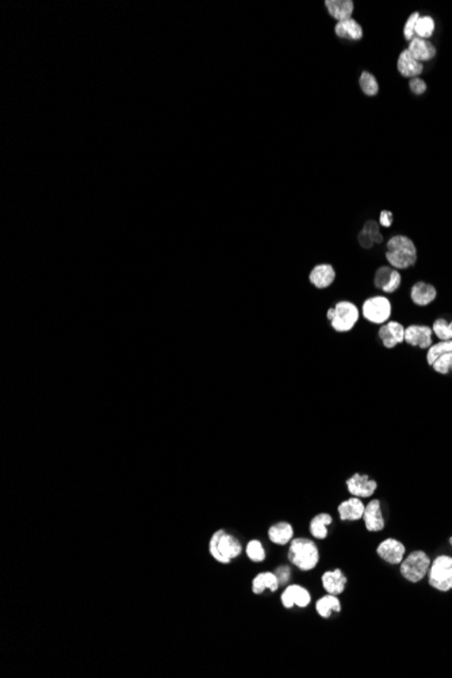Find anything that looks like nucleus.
I'll use <instances>...</instances> for the list:
<instances>
[{
	"label": "nucleus",
	"instance_id": "nucleus-1",
	"mask_svg": "<svg viewBox=\"0 0 452 678\" xmlns=\"http://www.w3.org/2000/svg\"><path fill=\"white\" fill-rule=\"evenodd\" d=\"M385 261L398 271H406L418 261V248L406 235L397 233L385 241Z\"/></svg>",
	"mask_w": 452,
	"mask_h": 678
},
{
	"label": "nucleus",
	"instance_id": "nucleus-2",
	"mask_svg": "<svg viewBox=\"0 0 452 678\" xmlns=\"http://www.w3.org/2000/svg\"><path fill=\"white\" fill-rule=\"evenodd\" d=\"M325 319L336 333H350L362 319L360 307L354 300H338L327 309Z\"/></svg>",
	"mask_w": 452,
	"mask_h": 678
},
{
	"label": "nucleus",
	"instance_id": "nucleus-3",
	"mask_svg": "<svg viewBox=\"0 0 452 678\" xmlns=\"http://www.w3.org/2000/svg\"><path fill=\"white\" fill-rule=\"evenodd\" d=\"M362 319L381 326L393 317V302L385 294H373L360 303Z\"/></svg>",
	"mask_w": 452,
	"mask_h": 678
},
{
	"label": "nucleus",
	"instance_id": "nucleus-4",
	"mask_svg": "<svg viewBox=\"0 0 452 678\" xmlns=\"http://www.w3.org/2000/svg\"><path fill=\"white\" fill-rule=\"evenodd\" d=\"M289 560L302 572H310L320 562V551L313 540L296 538L292 540Z\"/></svg>",
	"mask_w": 452,
	"mask_h": 678
},
{
	"label": "nucleus",
	"instance_id": "nucleus-5",
	"mask_svg": "<svg viewBox=\"0 0 452 678\" xmlns=\"http://www.w3.org/2000/svg\"><path fill=\"white\" fill-rule=\"evenodd\" d=\"M209 550L217 562L228 565L232 559L237 558L241 554L242 547L238 539L224 530H219L210 539Z\"/></svg>",
	"mask_w": 452,
	"mask_h": 678
},
{
	"label": "nucleus",
	"instance_id": "nucleus-6",
	"mask_svg": "<svg viewBox=\"0 0 452 678\" xmlns=\"http://www.w3.org/2000/svg\"><path fill=\"white\" fill-rule=\"evenodd\" d=\"M431 563V558L424 551H413L399 563V572L406 581L416 583L425 579Z\"/></svg>",
	"mask_w": 452,
	"mask_h": 678
},
{
	"label": "nucleus",
	"instance_id": "nucleus-7",
	"mask_svg": "<svg viewBox=\"0 0 452 678\" xmlns=\"http://www.w3.org/2000/svg\"><path fill=\"white\" fill-rule=\"evenodd\" d=\"M430 585L439 592L452 589V557L440 555L433 560L428 572Z\"/></svg>",
	"mask_w": 452,
	"mask_h": 678
},
{
	"label": "nucleus",
	"instance_id": "nucleus-8",
	"mask_svg": "<svg viewBox=\"0 0 452 678\" xmlns=\"http://www.w3.org/2000/svg\"><path fill=\"white\" fill-rule=\"evenodd\" d=\"M404 277L401 271L390 267L388 263L381 264L373 275V287L381 290L385 296H394L402 287Z\"/></svg>",
	"mask_w": 452,
	"mask_h": 678
},
{
	"label": "nucleus",
	"instance_id": "nucleus-9",
	"mask_svg": "<svg viewBox=\"0 0 452 678\" xmlns=\"http://www.w3.org/2000/svg\"><path fill=\"white\" fill-rule=\"evenodd\" d=\"M405 344L427 351L433 344L432 326L427 324H408L405 326Z\"/></svg>",
	"mask_w": 452,
	"mask_h": 678
},
{
	"label": "nucleus",
	"instance_id": "nucleus-10",
	"mask_svg": "<svg viewBox=\"0 0 452 678\" xmlns=\"http://www.w3.org/2000/svg\"><path fill=\"white\" fill-rule=\"evenodd\" d=\"M376 338L381 340L386 350H393L397 345L405 343V325L397 319H390L378 326Z\"/></svg>",
	"mask_w": 452,
	"mask_h": 678
},
{
	"label": "nucleus",
	"instance_id": "nucleus-11",
	"mask_svg": "<svg viewBox=\"0 0 452 678\" xmlns=\"http://www.w3.org/2000/svg\"><path fill=\"white\" fill-rule=\"evenodd\" d=\"M347 492L352 497L359 499H370L378 490L376 479L371 478L369 474L354 473L350 478L345 480Z\"/></svg>",
	"mask_w": 452,
	"mask_h": 678
},
{
	"label": "nucleus",
	"instance_id": "nucleus-12",
	"mask_svg": "<svg viewBox=\"0 0 452 678\" xmlns=\"http://www.w3.org/2000/svg\"><path fill=\"white\" fill-rule=\"evenodd\" d=\"M308 279L317 290H328L337 280V271L331 263H318L310 270Z\"/></svg>",
	"mask_w": 452,
	"mask_h": 678
},
{
	"label": "nucleus",
	"instance_id": "nucleus-13",
	"mask_svg": "<svg viewBox=\"0 0 452 678\" xmlns=\"http://www.w3.org/2000/svg\"><path fill=\"white\" fill-rule=\"evenodd\" d=\"M437 289L433 286L432 283H428L425 280H417L411 286L409 290V298L414 306L417 307H427L431 306L434 300H437Z\"/></svg>",
	"mask_w": 452,
	"mask_h": 678
},
{
	"label": "nucleus",
	"instance_id": "nucleus-14",
	"mask_svg": "<svg viewBox=\"0 0 452 678\" xmlns=\"http://www.w3.org/2000/svg\"><path fill=\"white\" fill-rule=\"evenodd\" d=\"M405 553V546L399 540L393 538L385 539L376 547L378 557L389 565H399L404 560Z\"/></svg>",
	"mask_w": 452,
	"mask_h": 678
},
{
	"label": "nucleus",
	"instance_id": "nucleus-15",
	"mask_svg": "<svg viewBox=\"0 0 452 678\" xmlns=\"http://www.w3.org/2000/svg\"><path fill=\"white\" fill-rule=\"evenodd\" d=\"M397 71L398 74L405 78V79H414V78H421L424 74V64L416 60L412 56V53L405 48L397 59Z\"/></svg>",
	"mask_w": 452,
	"mask_h": 678
},
{
	"label": "nucleus",
	"instance_id": "nucleus-16",
	"mask_svg": "<svg viewBox=\"0 0 452 678\" xmlns=\"http://www.w3.org/2000/svg\"><path fill=\"white\" fill-rule=\"evenodd\" d=\"M312 601V596L303 586L290 585L282 593V604L285 608L292 609L294 605L299 608H306Z\"/></svg>",
	"mask_w": 452,
	"mask_h": 678
},
{
	"label": "nucleus",
	"instance_id": "nucleus-17",
	"mask_svg": "<svg viewBox=\"0 0 452 678\" xmlns=\"http://www.w3.org/2000/svg\"><path fill=\"white\" fill-rule=\"evenodd\" d=\"M363 521H364L366 530L369 532H381V531H383V528L386 525V521H385L383 515H382V506H381V501L379 499H371L366 505L364 515H363Z\"/></svg>",
	"mask_w": 452,
	"mask_h": 678
},
{
	"label": "nucleus",
	"instance_id": "nucleus-18",
	"mask_svg": "<svg viewBox=\"0 0 452 678\" xmlns=\"http://www.w3.org/2000/svg\"><path fill=\"white\" fill-rule=\"evenodd\" d=\"M366 504L359 497H351L340 502L337 513L341 521H359L363 519Z\"/></svg>",
	"mask_w": 452,
	"mask_h": 678
},
{
	"label": "nucleus",
	"instance_id": "nucleus-19",
	"mask_svg": "<svg viewBox=\"0 0 452 678\" xmlns=\"http://www.w3.org/2000/svg\"><path fill=\"white\" fill-rule=\"evenodd\" d=\"M406 49L412 53V56L416 60H418L423 64L433 60L437 55V49H436L432 41L424 40V39H418V37H414L412 41H409Z\"/></svg>",
	"mask_w": 452,
	"mask_h": 678
},
{
	"label": "nucleus",
	"instance_id": "nucleus-20",
	"mask_svg": "<svg viewBox=\"0 0 452 678\" xmlns=\"http://www.w3.org/2000/svg\"><path fill=\"white\" fill-rule=\"evenodd\" d=\"M347 581H348L347 576L343 573L341 569H334V570L325 572L321 577V582H322L325 592L329 593V595H334V596L344 593L345 586H347Z\"/></svg>",
	"mask_w": 452,
	"mask_h": 678
},
{
	"label": "nucleus",
	"instance_id": "nucleus-21",
	"mask_svg": "<svg viewBox=\"0 0 452 678\" xmlns=\"http://www.w3.org/2000/svg\"><path fill=\"white\" fill-rule=\"evenodd\" d=\"M334 34L341 40H350L356 42V41L363 40L364 30H363V26L355 18H350V20L336 22Z\"/></svg>",
	"mask_w": 452,
	"mask_h": 678
},
{
	"label": "nucleus",
	"instance_id": "nucleus-22",
	"mask_svg": "<svg viewBox=\"0 0 452 678\" xmlns=\"http://www.w3.org/2000/svg\"><path fill=\"white\" fill-rule=\"evenodd\" d=\"M325 8L329 17L336 22L354 18L355 3L352 0H325Z\"/></svg>",
	"mask_w": 452,
	"mask_h": 678
},
{
	"label": "nucleus",
	"instance_id": "nucleus-23",
	"mask_svg": "<svg viewBox=\"0 0 452 678\" xmlns=\"http://www.w3.org/2000/svg\"><path fill=\"white\" fill-rule=\"evenodd\" d=\"M293 537H294L293 525L286 523V521L276 523L268 530V538L273 543L279 544V546H285V544L290 543L293 540Z\"/></svg>",
	"mask_w": 452,
	"mask_h": 678
},
{
	"label": "nucleus",
	"instance_id": "nucleus-24",
	"mask_svg": "<svg viewBox=\"0 0 452 678\" xmlns=\"http://www.w3.org/2000/svg\"><path fill=\"white\" fill-rule=\"evenodd\" d=\"M315 611L322 618H329L334 614L341 612V602L337 596L327 595L315 602Z\"/></svg>",
	"mask_w": 452,
	"mask_h": 678
},
{
	"label": "nucleus",
	"instance_id": "nucleus-25",
	"mask_svg": "<svg viewBox=\"0 0 452 678\" xmlns=\"http://www.w3.org/2000/svg\"><path fill=\"white\" fill-rule=\"evenodd\" d=\"M279 588V581L276 577L275 573H260L257 574L254 582H252V592L255 595H261L266 589H270L271 592H276Z\"/></svg>",
	"mask_w": 452,
	"mask_h": 678
},
{
	"label": "nucleus",
	"instance_id": "nucleus-26",
	"mask_svg": "<svg viewBox=\"0 0 452 678\" xmlns=\"http://www.w3.org/2000/svg\"><path fill=\"white\" fill-rule=\"evenodd\" d=\"M332 523H334V519L329 513L317 515L310 521V525H309L310 534L313 535V538L320 539V540L327 538L328 537V527L332 525Z\"/></svg>",
	"mask_w": 452,
	"mask_h": 678
},
{
	"label": "nucleus",
	"instance_id": "nucleus-27",
	"mask_svg": "<svg viewBox=\"0 0 452 678\" xmlns=\"http://www.w3.org/2000/svg\"><path fill=\"white\" fill-rule=\"evenodd\" d=\"M359 87L360 91L366 97H376L379 94V81L375 78V75L370 71H363L359 76Z\"/></svg>",
	"mask_w": 452,
	"mask_h": 678
},
{
	"label": "nucleus",
	"instance_id": "nucleus-28",
	"mask_svg": "<svg viewBox=\"0 0 452 678\" xmlns=\"http://www.w3.org/2000/svg\"><path fill=\"white\" fill-rule=\"evenodd\" d=\"M436 32V22L431 15H421L417 23H416V37L424 39V40H431Z\"/></svg>",
	"mask_w": 452,
	"mask_h": 678
},
{
	"label": "nucleus",
	"instance_id": "nucleus-29",
	"mask_svg": "<svg viewBox=\"0 0 452 678\" xmlns=\"http://www.w3.org/2000/svg\"><path fill=\"white\" fill-rule=\"evenodd\" d=\"M431 326H432L433 336L439 341L452 340V319H447L440 316L433 319Z\"/></svg>",
	"mask_w": 452,
	"mask_h": 678
},
{
	"label": "nucleus",
	"instance_id": "nucleus-30",
	"mask_svg": "<svg viewBox=\"0 0 452 678\" xmlns=\"http://www.w3.org/2000/svg\"><path fill=\"white\" fill-rule=\"evenodd\" d=\"M447 352H452V340L433 343L432 345L425 351V363L431 367L434 360Z\"/></svg>",
	"mask_w": 452,
	"mask_h": 678
},
{
	"label": "nucleus",
	"instance_id": "nucleus-31",
	"mask_svg": "<svg viewBox=\"0 0 452 678\" xmlns=\"http://www.w3.org/2000/svg\"><path fill=\"white\" fill-rule=\"evenodd\" d=\"M362 229H363V230H364L367 235H370V236H371V239L374 240L375 245H382V244H385L386 239H385L383 233L381 232V225H379V222H378V221L374 220V219H369V220L364 221V222H363V225H362Z\"/></svg>",
	"mask_w": 452,
	"mask_h": 678
},
{
	"label": "nucleus",
	"instance_id": "nucleus-32",
	"mask_svg": "<svg viewBox=\"0 0 452 678\" xmlns=\"http://www.w3.org/2000/svg\"><path fill=\"white\" fill-rule=\"evenodd\" d=\"M434 373L440 374V375H448L452 373V352H447V354H443L441 357H439L437 359L434 360L432 366H431Z\"/></svg>",
	"mask_w": 452,
	"mask_h": 678
},
{
	"label": "nucleus",
	"instance_id": "nucleus-33",
	"mask_svg": "<svg viewBox=\"0 0 452 678\" xmlns=\"http://www.w3.org/2000/svg\"><path fill=\"white\" fill-rule=\"evenodd\" d=\"M247 555L252 562H263L266 559V550L259 540H251L247 546Z\"/></svg>",
	"mask_w": 452,
	"mask_h": 678
},
{
	"label": "nucleus",
	"instance_id": "nucleus-34",
	"mask_svg": "<svg viewBox=\"0 0 452 678\" xmlns=\"http://www.w3.org/2000/svg\"><path fill=\"white\" fill-rule=\"evenodd\" d=\"M420 17H421V14H420L418 11H414V13H412V14H411V15L406 18L405 23H404L402 33H404V39L408 41V42H409V41H412L413 39L416 37V33H414V30H416V23H417V20H418Z\"/></svg>",
	"mask_w": 452,
	"mask_h": 678
},
{
	"label": "nucleus",
	"instance_id": "nucleus-35",
	"mask_svg": "<svg viewBox=\"0 0 452 678\" xmlns=\"http://www.w3.org/2000/svg\"><path fill=\"white\" fill-rule=\"evenodd\" d=\"M409 90H411L413 95L421 97L427 92L428 84L423 78H414V79L409 80Z\"/></svg>",
	"mask_w": 452,
	"mask_h": 678
},
{
	"label": "nucleus",
	"instance_id": "nucleus-36",
	"mask_svg": "<svg viewBox=\"0 0 452 678\" xmlns=\"http://www.w3.org/2000/svg\"><path fill=\"white\" fill-rule=\"evenodd\" d=\"M378 222L381 225V228H385V229H390L393 226L394 223V213L392 210H381L379 213V217H378Z\"/></svg>",
	"mask_w": 452,
	"mask_h": 678
},
{
	"label": "nucleus",
	"instance_id": "nucleus-37",
	"mask_svg": "<svg viewBox=\"0 0 452 678\" xmlns=\"http://www.w3.org/2000/svg\"><path fill=\"white\" fill-rule=\"evenodd\" d=\"M276 577H278V581H279V585L280 583H286L289 579H290V576H292V572L287 566H280L278 567L275 572Z\"/></svg>",
	"mask_w": 452,
	"mask_h": 678
},
{
	"label": "nucleus",
	"instance_id": "nucleus-38",
	"mask_svg": "<svg viewBox=\"0 0 452 678\" xmlns=\"http://www.w3.org/2000/svg\"><path fill=\"white\" fill-rule=\"evenodd\" d=\"M450 543H451V546H452V537L451 538H450Z\"/></svg>",
	"mask_w": 452,
	"mask_h": 678
}]
</instances>
